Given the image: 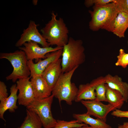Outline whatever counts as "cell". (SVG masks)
<instances>
[{
	"mask_svg": "<svg viewBox=\"0 0 128 128\" xmlns=\"http://www.w3.org/2000/svg\"><path fill=\"white\" fill-rule=\"evenodd\" d=\"M114 1L104 5H94L93 10L89 11L91 18L89 24L91 30L96 31L102 29L111 32L119 12Z\"/></svg>",
	"mask_w": 128,
	"mask_h": 128,
	"instance_id": "6da1fadb",
	"label": "cell"
},
{
	"mask_svg": "<svg viewBox=\"0 0 128 128\" xmlns=\"http://www.w3.org/2000/svg\"><path fill=\"white\" fill-rule=\"evenodd\" d=\"M51 18L41 30L42 35L50 46L63 47L68 42L69 30L63 18L57 19V14L52 11Z\"/></svg>",
	"mask_w": 128,
	"mask_h": 128,
	"instance_id": "7a4b0ae2",
	"label": "cell"
},
{
	"mask_svg": "<svg viewBox=\"0 0 128 128\" xmlns=\"http://www.w3.org/2000/svg\"><path fill=\"white\" fill-rule=\"evenodd\" d=\"M83 42L71 37L63 47L61 65L63 73L70 71L83 63L85 60Z\"/></svg>",
	"mask_w": 128,
	"mask_h": 128,
	"instance_id": "3957f363",
	"label": "cell"
},
{
	"mask_svg": "<svg viewBox=\"0 0 128 128\" xmlns=\"http://www.w3.org/2000/svg\"><path fill=\"white\" fill-rule=\"evenodd\" d=\"M78 67L72 70L63 73L52 89V94L58 100L59 104L62 101L71 105L74 101L78 90L75 84L72 82V77Z\"/></svg>",
	"mask_w": 128,
	"mask_h": 128,
	"instance_id": "277c9868",
	"label": "cell"
},
{
	"mask_svg": "<svg viewBox=\"0 0 128 128\" xmlns=\"http://www.w3.org/2000/svg\"><path fill=\"white\" fill-rule=\"evenodd\" d=\"M0 59H5L11 63L13 68L12 73L7 76V80L15 82L17 80L29 77L31 73L27 65L28 60L25 52L20 50L10 53H1Z\"/></svg>",
	"mask_w": 128,
	"mask_h": 128,
	"instance_id": "5b68a950",
	"label": "cell"
},
{
	"mask_svg": "<svg viewBox=\"0 0 128 128\" xmlns=\"http://www.w3.org/2000/svg\"><path fill=\"white\" fill-rule=\"evenodd\" d=\"M54 95L43 99H35L27 109L34 112L39 118L44 128H52L56 125L57 120L53 117L51 111V106Z\"/></svg>",
	"mask_w": 128,
	"mask_h": 128,
	"instance_id": "8992f818",
	"label": "cell"
},
{
	"mask_svg": "<svg viewBox=\"0 0 128 128\" xmlns=\"http://www.w3.org/2000/svg\"><path fill=\"white\" fill-rule=\"evenodd\" d=\"M80 102L87 109L86 113L87 114L90 116H93L105 122L108 114L111 111L117 109L110 104H105L96 99L82 100Z\"/></svg>",
	"mask_w": 128,
	"mask_h": 128,
	"instance_id": "52a82bcc",
	"label": "cell"
},
{
	"mask_svg": "<svg viewBox=\"0 0 128 128\" xmlns=\"http://www.w3.org/2000/svg\"><path fill=\"white\" fill-rule=\"evenodd\" d=\"M38 44L34 41H29L24 43L23 47L19 48L25 52L28 60L35 59L37 62L41 59H45L47 53L63 48V47L58 46L41 47Z\"/></svg>",
	"mask_w": 128,
	"mask_h": 128,
	"instance_id": "ba28073f",
	"label": "cell"
},
{
	"mask_svg": "<svg viewBox=\"0 0 128 128\" xmlns=\"http://www.w3.org/2000/svg\"><path fill=\"white\" fill-rule=\"evenodd\" d=\"M38 25L34 21H30L28 27L24 29L15 46L19 47L25 43L32 41L40 44L43 47H50L46 40L39 32L37 28Z\"/></svg>",
	"mask_w": 128,
	"mask_h": 128,
	"instance_id": "9c48e42d",
	"label": "cell"
},
{
	"mask_svg": "<svg viewBox=\"0 0 128 128\" xmlns=\"http://www.w3.org/2000/svg\"><path fill=\"white\" fill-rule=\"evenodd\" d=\"M63 49L47 53L45 59H40L36 63H34L32 60H28L27 65L31 73L30 78L35 76L41 75L50 64L60 59L62 56Z\"/></svg>",
	"mask_w": 128,
	"mask_h": 128,
	"instance_id": "30bf717a",
	"label": "cell"
},
{
	"mask_svg": "<svg viewBox=\"0 0 128 128\" xmlns=\"http://www.w3.org/2000/svg\"><path fill=\"white\" fill-rule=\"evenodd\" d=\"M29 77L18 80L16 85L19 94L18 101L19 105L27 107L36 99Z\"/></svg>",
	"mask_w": 128,
	"mask_h": 128,
	"instance_id": "8fae6325",
	"label": "cell"
},
{
	"mask_svg": "<svg viewBox=\"0 0 128 128\" xmlns=\"http://www.w3.org/2000/svg\"><path fill=\"white\" fill-rule=\"evenodd\" d=\"M30 81L36 99H43L52 95V89L41 75L33 76Z\"/></svg>",
	"mask_w": 128,
	"mask_h": 128,
	"instance_id": "7c38bea8",
	"label": "cell"
},
{
	"mask_svg": "<svg viewBox=\"0 0 128 128\" xmlns=\"http://www.w3.org/2000/svg\"><path fill=\"white\" fill-rule=\"evenodd\" d=\"M61 62V59L60 58L51 63L41 75L52 89L63 73Z\"/></svg>",
	"mask_w": 128,
	"mask_h": 128,
	"instance_id": "4fadbf2b",
	"label": "cell"
},
{
	"mask_svg": "<svg viewBox=\"0 0 128 128\" xmlns=\"http://www.w3.org/2000/svg\"><path fill=\"white\" fill-rule=\"evenodd\" d=\"M102 78V77H99L95 79L90 83L80 85L74 101L78 102L82 100L95 99V88Z\"/></svg>",
	"mask_w": 128,
	"mask_h": 128,
	"instance_id": "5bb4252c",
	"label": "cell"
},
{
	"mask_svg": "<svg viewBox=\"0 0 128 128\" xmlns=\"http://www.w3.org/2000/svg\"><path fill=\"white\" fill-rule=\"evenodd\" d=\"M18 90L16 84L13 85L10 88L9 96L5 99L0 101V118L5 121L4 115L5 112L8 110L10 112H14L18 108L17 105L18 99L17 95Z\"/></svg>",
	"mask_w": 128,
	"mask_h": 128,
	"instance_id": "9a60e30c",
	"label": "cell"
},
{
	"mask_svg": "<svg viewBox=\"0 0 128 128\" xmlns=\"http://www.w3.org/2000/svg\"><path fill=\"white\" fill-rule=\"evenodd\" d=\"M105 82L110 88L118 91L122 95L124 101H128V83L122 81L117 75L113 76L108 74L104 77Z\"/></svg>",
	"mask_w": 128,
	"mask_h": 128,
	"instance_id": "2e32d148",
	"label": "cell"
},
{
	"mask_svg": "<svg viewBox=\"0 0 128 128\" xmlns=\"http://www.w3.org/2000/svg\"><path fill=\"white\" fill-rule=\"evenodd\" d=\"M128 28V14L119 12L116 18L111 32L119 38L124 37Z\"/></svg>",
	"mask_w": 128,
	"mask_h": 128,
	"instance_id": "e0dca14e",
	"label": "cell"
},
{
	"mask_svg": "<svg viewBox=\"0 0 128 128\" xmlns=\"http://www.w3.org/2000/svg\"><path fill=\"white\" fill-rule=\"evenodd\" d=\"M73 116L75 119L81 122L89 125L92 128H112L106 122L98 119H94L86 113L74 114Z\"/></svg>",
	"mask_w": 128,
	"mask_h": 128,
	"instance_id": "ac0fdd59",
	"label": "cell"
},
{
	"mask_svg": "<svg viewBox=\"0 0 128 128\" xmlns=\"http://www.w3.org/2000/svg\"><path fill=\"white\" fill-rule=\"evenodd\" d=\"M105 85L107 102L115 107L117 109H119L125 102L122 95L119 91L109 87L106 84H105Z\"/></svg>",
	"mask_w": 128,
	"mask_h": 128,
	"instance_id": "d6986e66",
	"label": "cell"
},
{
	"mask_svg": "<svg viewBox=\"0 0 128 128\" xmlns=\"http://www.w3.org/2000/svg\"><path fill=\"white\" fill-rule=\"evenodd\" d=\"M26 116L23 122L18 128H42L41 121L35 113L27 109Z\"/></svg>",
	"mask_w": 128,
	"mask_h": 128,
	"instance_id": "ffe728a7",
	"label": "cell"
},
{
	"mask_svg": "<svg viewBox=\"0 0 128 128\" xmlns=\"http://www.w3.org/2000/svg\"><path fill=\"white\" fill-rule=\"evenodd\" d=\"M86 125L76 119L69 121L58 120L56 125L52 128H80Z\"/></svg>",
	"mask_w": 128,
	"mask_h": 128,
	"instance_id": "44dd1931",
	"label": "cell"
},
{
	"mask_svg": "<svg viewBox=\"0 0 128 128\" xmlns=\"http://www.w3.org/2000/svg\"><path fill=\"white\" fill-rule=\"evenodd\" d=\"M104 77L96 86L95 89L96 100L101 101L107 102L106 97V88Z\"/></svg>",
	"mask_w": 128,
	"mask_h": 128,
	"instance_id": "7402d4cb",
	"label": "cell"
},
{
	"mask_svg": "<svg viewBox=\"0 0 128 128\" xmlns=\"http://www.w3.org/2000/svg\"><path fill=\"white\" fill-rule=\"evenodd\" d=\"M117 58L115 65L124 68H126L128 65V53H126L123 49H121L119 50V54Z\"/></svg>",
	"mask_w": 128,
	"mask_h": 128,
	"instance_id": "603a6c76",
	"label": "cell"
},
{
	"mask_svg": "<svg viewBox=\"0 0 128 128\" xmlns=\"http://www.w3.org/2000/svg\"><path fill=\"white\" fill-rule=\"evenodd\" d=\"M114 0H86L84 4L87 7H89L93 5H104L113 2Z\"/></svg>",
	"mask_w": 128,
	"mask_h": 128,
	"instance_id": "cb8c5ba5",
	"label": "cell"
},
{
	"mask_svg": "<svg viewBox=\"0 0 128 128\" xmlns=\"http://www.w3.org/2000/svg\"><path fill=\"white\" fill-rule=\"evenodd\" d=\"M119 12L128 14V0H115Z\"/></svg>",
	"mask_w": 128,
	"mask_h": 128,
	"instance_id": "d4e9b609",
	"label": "cell"
},
{
	"mask_svg": "<svg viewBox=\"0 0 128 128\" xmlns=\"http://www.w3.org/2000/svg\"><path fill=\"white\" fill-rule=\"evenodd\" d=\"M8 97L7 86L5 83L0 81V101H1Z\"/></svg>",
	"mask_w": 128,
	"mask_h": 128,
	"instance_id": "484cf974",
	"label": "cell"
},
{
	"mask_svg": "<svg viewBox=\"0 0 128 128\" xmlns=\"http://www.w3.org/2000/svg\"><path fill=\"white\" fill-rule=\"evenodd\" d=\"M111 114L117 117L128 118V111H124L116 109L112 112Z\"/></svg>",
	"mask_w": 128,
	"mask_h": 128,
	"instance_id": "4316f807",
	"label": "cell"
},
{
	"mask_svg": "<svg viewBox=\"0 0 128 128\" xmlns=\"http://www.w3.org/2000/svg\"><path fill=\"white\" fill-rule=\"evenodd\" d=\"M122 125L123 128H128V122H124Z\"/></svg>",
	"mask_w": 128,
	"mask_h": 128,
	"instance_id": "83f0119b",
	"label": "cell"
},
{
	"mask_svg": "<svg viewBox=\"0 0 128 128\" xmlns=\"http://www.w3.org/2000/svg\"><path fill=\"white\" fill-rule=\"evenodd\" d=\"M80 128H92L91 126H88V125L84 126Z\"/></svg>",
	"mask_w": 128,
	"mask_h": 128,
	"instance_id": "f1b7e54d",
	"label": "cell"
},
{
	"mask_svg": "<svg viewBox=\"0 0 128 128\" xmlns=\"http://www.w3.org/2000/svg\"><path fill=\"white\" fill-rule=\"evenodd\" d=\"M118 128H123L122 125H119L118 126Z\"/></svg>",
	"mask_w": 128,
	"mask_h": 128,
	"instance_id": "f546056e",
	"label": "cell"
},
{
	"mask_svg": "<svg viewBox=\"0 0 128 128\" xmlns=\"http://www.w3.org/2000/svg\"></svg>",
	"mask_w": 128,
	"mask_h": 128,
	"instance_id": "4dcf8cb0",
	"label": "cell"
}]
</instances>
